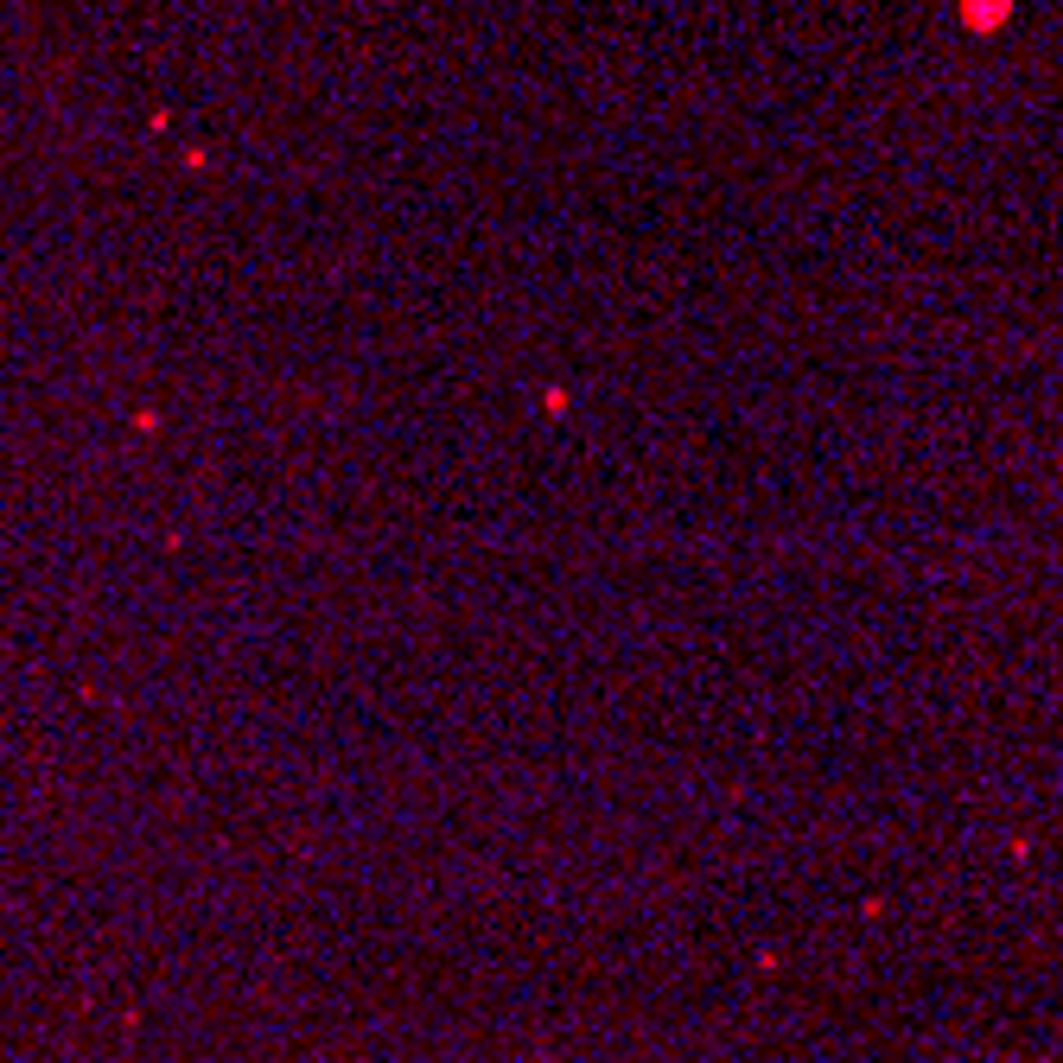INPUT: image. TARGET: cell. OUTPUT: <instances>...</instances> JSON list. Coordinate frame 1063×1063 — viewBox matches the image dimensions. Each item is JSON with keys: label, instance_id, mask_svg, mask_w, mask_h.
<instances>
[{"label": "cell", "instance_id": "1", "mask_svg": "<svg viewBox=\"0 0 1063 1063\" xmlns=\"http://www.w3.org/2000/svg\"><path fill=\"white\" fill-rule=\"evenodd\" d=\"M1006 7H1013V0H961V20H968L975 33H993V26L1006 20Z\"/></svg>", "mask_w": 1063, "mask_h": 1063}]
</instances>
